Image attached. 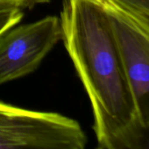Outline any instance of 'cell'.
Returning a JSON list of instances; mask_svg holds the SVG:
<instances>
[{"instance_id":"1","label":"cell","mask_w":149,"mask_h":149,"mask_svg":"<svg viewBox=\"0 0 149 149\" xmlns=\"http://www.w3.org/2000/svg\"><path fill=\"white\" fill-rule=\"evenodd\" d=\"M60 19L61 40L91 104L98 148L114 149L136 112L109 17L98 0H64Z\"/></svg>"},{"instance_id":"2","label":"cell","mask_w":149,"mask_h":149,"mask_svg":"<svg viewBox=\"0 0 149 149\" xmlns=\"http://www.w3.org/2000/svg\"><path fill=\"white\" fill-rule=\"evenodd\" d=\"M86 144L76 120L0 101V149H83Z\"/></svg>"},{"instance_id":"3","label":"cell","mask_w":149,"mask_h":149,"mask_svg":"<svg viewBox=\"0 0 149 149\" xmlns=\"http://www.w3.org/2000/svg\"><path fill=\"white\" fill-rule=\"evenodd\" d=\"M106 12L131 87L136 118L149 123V17L117 0H98Z\"/></svg>"},{"instance_id":"4","label":"cell","mask_w":149,"mask_h":149,"mask_svg":"<svg viewBox=\"0 0 149 149\" xmlns=\"http://www.w3.org/2000/svg\"><path fill=\"white\" fill-rule=\"evenodd\" d=\"M60 17L14 25L0 35V85L33 72L61 40Z\"/></svg>"},{"instance_id":"5","label":"cell","mask_w":149,"mask_h":149,"mask_svg":"<svg viewBox=\"0 0 149 149\" xmlns=\"http://www.w3.org/2000/svg\"><path fill=\"white\" fill-rule=\"evenodd\" d=\"M114 149H149V123L135 118L121 133Z\"/></svg>"},{"instance_id":"6","label":"cell","mask_w":149,"mask_h":149,"mask_svg":"<svg viewBox=\"0 0 149 149\" xmlns=\"http://www.w3.org/2000/svg\"><path fill=\"white\" fill-rule=\"evenodd\" d=\"M40 4L39 0H0V35L17 25L24 17L25 10Z\"/></svg>"},{"instance_id":"7","label":"cell","mask_w":149,"mask_h":149,"mask_svg":"<svg viewBox=\"0 0 149 149\" xmlns=\"http://www.w3.org/2000/svg\"><path fill=\"white\" fill-rule=\"evenodd\" d=\"M117 1L149 17V0H117Z\"/></svg>"},{"instance_id":"8","label":"cell","mask_w":149,"mask_h":149,"mask_svg":"<svg viewBox=\"0 0 149 149\" xmlns=\"http://www.w3.org/2000/svg\"><path fill=\"white\" fill-rule=\"evenodd\" d=\"M40 3H47L49 2V0H39Z\"/></svg>"}]
</instances>
